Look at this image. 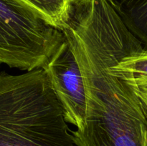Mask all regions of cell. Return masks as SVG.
I'll return each instance as SVG.
<instances>
[{
    "label": "cell",
    "mask_w": 147,
    "mask_h": 146,
    "mask_svg": "<svg viewBox=\"0 0 147 146\" xmlns=\"http://www.w3.org/2000/svg\"><path fill=\"white\" fill-rule=\"evenodd\" d=\"M86 84V117L77 146H146L147 107L120 61L136 39L114 0H71L60 27Z\"/></svg>",
    "instance_id": "cell-1"
},
{
    "label": "cell",
    "mask_w": 147,
    "mask_h": 146,
    "mask_svg": "<svg viewBox=\"0 0 147 146\" xmlns=\"http://www.w3.org/2000/svg\"><path fill=\"white\" fill-rule=\"evenodd\" d=\"M0 146H77L47 80L0 72Z\"/></svg>",
    "instance_id": "cell-2"
},
{
    "label": "cell",
    "mask_w": 147,
    "mask_h": 146,
    "mask_svg": "<svg viewBox=\"0 0 147 146\" xmlns=\"http://www.w3.org/2000/svg\"><path fill=\"white\" fill-rule=\"evenodd\" d=\"M64 40L24 0H0V64L26 72L42 68Z\"/></svg>",
    "instance_id": "cell-3"
},
{
    "label": "cell",
    "mask_w": 147,
    "mask_h": 146,
    "mask_svg": "<svg viewBox=\"0 0 147 146\" xmlns=\"http://www.w3.org/2000/svg\"><path fill=\"white\" fill-rule=\"evenodd\" d=\"M42 68L60 101L67 123L80 130L86 117V92L80 65L65 39Z\"/></svg>",
    "instance_id": "cell-4"
},
{
    "label": "cell",
    "mask_w": 147,
    "mask_h": 146,
    "mask_svg": "<svg viewBox=\"0 0 147 146\" xmlns=\"http://www.w3.org/2000/svg\"><path fill=\"white\" fill-rule=\"evenodd\" d=\"M120 64L136 94L147 107V50L136 39Z\"/></svg>",
    "instance_id": "cell-5"
},
{
    "label": "cell",
    "mask_w": 147,
    "mask_h": 146,
    "mask_svg": "<svg viewBox=\"0 0 147 146\" xmlns=\"http://www.w3.org/2000/svg\"><path fill=\"white\" fill-rule=\"evenodd\" d=\"M126 28L147 50V0H114Z\"/></svg>",
    "instance_id": "cell-6"
},
{
    "label": "cell",
    "mask_w": 147,
    "mask_h": 146,
    "mask_svg": "<svg viewBox=\"0 0 147 146\" xmlns=\"http://www.w3.org/2000/svg\"><path fill=\"white\" fill-rule=\"evenodd\" d=\"M47 23L60 29L71 0H24Z\"/></svg>",
    "instance_id": "cell-7"
},
{
    "label": "cell",
    "mask_w": 147,
    "mask_h": 146,
    "mask_svg": "<svg viewBox=\"0 0 147 146\" xmlns=\"http://www.w3.org/2000/svg\"><path fill=\"white\" fill-rule=\"evenodd\" d=\"M146 146H147V144H146Z\"/></svg>",
    "instance_id": "cell-8"
}]
</instances>
